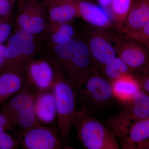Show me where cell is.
<instances>
[{
  "instance_id": "6da1fadb",
  "label": "cell",
  "mask_w": 149,
  "mask_h": 149,
  "mask_svg": "<svg viewBox=\"0 0 149 149\" xmlns=\"http://www.w3.org/2000/svg\"><path fill=\"white\" fill-rule=\"evenodd\" d=\"M72 125L85 149H120L118 140L114 133L93 116L77 109Z\"/></svg>"
},
{
  "instance_id": "7a4b0ae2",
  "label": "cell",
  "mask_w": 149,
  "mask_h": 149,
  "mask_svg": "<svg viewBox=\"0 0 149 149\" xmlns=\"http://www.w3.org/2000/svg\"><path fill=\"white\" fill-rule=\"evenodd\" d=\"M53 91L55 98L60 138L63 143H67L77 110V90L64 74L59 71Z\"/></svg>"
},
{
  "instance_id": "3957f363",
  "label": "cell",
  "mask_w": 149,
  "mask_h": 149,
  "mask_svg": "<svg viewBox=\"0 0 149 149\" xmlns=\"http://www.w3.org/2000/svg\"><path fill=\"white\" fill-rule=\"evenodd\" d=\"M108 124L121 149L149 148V118L137 120L119 113L111 117Z\"/></svg>"
},
{
  "instance_id": "277c9868",
  "label": "cell",
  "mask_w": 149,
  "mask_h": 149,
  "mask_svg": "<svg viewBox=\"0 0 149 149\" xmlns=\"http://www.w3.org/2000/svg\"><path fill=\"white\" fill-rule=\"evenodd\" d=\"M77 103L81 111L91 115L103 109L114 97L111 83L95 74L77 90Z\"/></svg>"
},
{
  "instance_id": "5b68a950",
  "label": "cell",
  "mask_w": 149,
  "mask_h": 149,
  "mask_svg": "<svg viewBox=\"0 0 149 149\" xmlns=\"http://www.w3.org/2000/svg\"><path fill=\"white\" fill-rule=\"evenodd\" d=\"M37 93L26 82L20 91L0 106V112L9 116L20 130H27L39 125L34 111Z\"/></svg>"
},
{
  "instance_id": "8992f818",
  "label": "cell",
  "mask_w": 149,
  "mask_h": 149,
  "mask_svg": "<svg viewBox=\"0 0 149 149\" xmlns=\"http://www.w3.org/2000/svg\"><path fill=\"white\" fill-rule=\"evenodd\" d=\"M38 36L14 27L7 41L5 68L20 67L35 58L42 51Z\"/></svg>"
},
{
  "instance_id": "52a82bcc",
  "label": "cell",
  "mask_w": 149,
  "mask_h": 149,
  "mask_svg": "<svg viewBox=\"0 0 149 149\" xmlns=\"http://www.w3.org/2000/svg\"><path fill=\"white\" fill-rule=\"evenodd\" d=\"M48 22L47 12L43 1H19L14 27L38 36Z\"/></svg>"
},
{
  "instance_id": "ba28073f",
  "label": "cell",
  "mask_w": 149,
  "mask_h": 149,
  "mask_svg": "<svg viewBox=\"0 0 149 149\" xmlns=\"http://www.w3.org/2000/svg\"><path fill=\"white\" fill-rule=\"evenodd\" d=\"M23 69L26 83L37 92L53 90L60 71L45 56L30 60Z\"/></svg>"
},
{
  "instance_id": "9c48e42d",
  "label": "cell",
  "mask_w": 149,
  "mask_h": 149,
  "mask_svg": "<svg viewBox=\"0 0 149 149\" xmlns=\"http://www.w3.org/2000/svg\"><path fill=\"white\" fill-rule=\"evenodd\" d=\"M16 138L23 149H60L64 146L58 128L40 124L25 130L19 129Z\"/></svg>"
},
{
  "instance_id": "30bf717a",
  "label": "cell",
  "mask_w": 149,
  "mask_h": 149,
  "mask_svg": "<svg viewBox=\"0 0 149 149\" xmlns=\"http://www.w3.org/2000/svg\"><path fill=\"white\" fill-rule=\"evenodd\" d=\"M26 83L23 68H5L0 72V106L21 90Z\"/></svg>"
},
{
  "instance_id": "8fae6325",
  "label": "cell",
  "mask_w": 149,
  "mask_h": 149,
  "mask_svg": "<svg viewBox=\"0 0 149 149\" xmlns=\"http://www.w3.org/2000/svg\"><path fill=\"white\" fill-rule=\"evenodd\" d=\"M34 111L40 125L53 124L57 118L55 98L53 90L37 92L34 101Z\"/></svg>"
},
{
  "instance_id": "7c38bea8",
  "label": "cell",
  "mask_w": 149,
  "mask_h": 149,
  "mask_svg": "<svg viewBox=\"0 0 149 149\" xmlns=\"http://www.w3.org/2000/svg\"><path fill=\"white\" fill-rule=\"evenodd\" d=\"M43 2L49 22H69L79 15L75 0H44Z\"/></svg>"
},
{
  "instance_id": "4fadbf2b",
  "label": "cell",
  "mask_w": 149,
  "mask_h": 149,
  "mask_svg": "<svg viewBox=\"0 0 149 149\" xmlns=\"http://www.w3.org/2000/svg\"><path fill=\"white\" fill-rule=\"evenodd\" d=\"M74 33V28L68 22L53 23L48 22L38 37L42 43H46V48H50L73 37Z\"/></svg>"
},
{
  "instance_id": "5bb4252c",
  "label": "cell",
  "mask_w": 149,
  "mask_h": 149,
  "mask_svg": "<svg viewBox=\"0 0 149 149\" xmlns=\"http://www.w3.org/2000/svg\"><path fill=\"white\" fill-rule=\"evenodd\" d=\"M76 3L79 14L89 23L100 27L109 24L110 17L104 8L86 1Z\"/></svg>"
},
{
  "instance_id": "9a60e30c",
  "label": "cell",
  "mask_w": 149,
  "mask_h": 149,
  "mask_svg": "<svg viewBox=\"0 0 149 149\" xmlns=\"http://www.w3.org/2000/svg\"><path fill=\"white\" fill-rule=\"evenodd\" d=\"M123 103L125 105L120 113L137 120L149 118V97L146 93L139 91L132 99Z\"/></svg>"
},
{
  "instance_id": "2e32d148",
  "label": "cell",
  "mask_w": 149,
  "mask_h": 149,
  "mask_svg": "<svg viewBox=\"0 0 149 149\" xmlns=\"http://www.w3.org/2000/svg\"><path fill=\"white\" fill-rule=\"evenodd\" d=\"M111 85L113 96L122 102L129 100L140 91L138 82L131 74L122 75Z\"/></svg>"
},
{
  "instance_id": "e0dca14e",
  "label": "cell",
  "mask_w": 149,
  "mask_h": 149,
  "mask_svg": "<svg viewBox=\"0 0 149 149\" xmlns=\"http://www.w3.org/2000/svg\"><path fill=\"white\" fill-rule=\"evenodd\" d=\"M89 50L95 61L103 66L116 57L114 48L102 37H95L91 40Z\"/></svg>"
},
{
  "instance_id": "ac0fdd59",
  "label": "cell",
  "mask_w": 149,
  "mask_h": 149,
  "mask_svg": "<svg viewBox=\"0 0 149 149\" xmlns=\"http://www.w3.org/2000/svg\"><path fill=\"white\" fill-rule=\"evenodd\" d=\"M126 18L130 29H142L149 21V0H136L133 3Z\"/></svg>"
},
{
  "instance_id": "d6986e66",
  "label": "cell",
  "mask_w": 149,
  "mask_h": 149,
  "mask_svg": "<svg viewBox=\"0 0 149 149\" xmlns=\"http://www.w3.org/2000/svg\"><path fill=\"white\" fill-rule=\"evenodd\" d=\"M119 57L130 68L138 69L147 63V56L143 49L136 45L125 46L119 54Z\"/></svg>"
},
{
  "instance_id": "ffe728a7",
  "label": "cell",
  "mask_w": 149,
  "mask_h": 149,
  "mask_svg": "<svg viewBox=\"0 0 149 149\" xmlns=\"http://www.w3.org/2000/svg\"><path fill=\"white\" fill-rule=\"evenodd\" d=\"M104 67L105 74L104 77L111 83L122 75L130 74L129 73L130 68L119 57H116Z\"/></svg>"
},
{
  "instance_id": "44dd1931",
  "label": "cell",
  "mask_w": 149,
  "mask_h": 149,
  "mask_svg": "<svg viewBox=\"0 0 149 149\" xmlns=\"http://www.w3.org/2000/svg\"><path fill=\"white\" fill-rule=\"evenodd\" d=\"M133 3L132 0H112L110 7L117 21L122 22L126 18Z\"/></svg>"
},
{
  "instance_id": "7402d4cb",
  "label": "cell",
  "mask_w": 149,
  "mask_h": 149,
  "mask_svg": "<svg viewBox=\"0 0 149 149\" xmlns=\"http://www.w3.org/2000/svg\"><path fill=\"white\" fill-rule=\"evenodd\" d=\"M20 146L16 137L7 131L0 132V149H17Z\"/></svg>"
},
{
  "instance_id": "603a6c76",
  "label": "cell",
  "mask_w": 149,
  "mask_h": 149,
  "mask_svg": "<svg viewBox=\"0 0 149 149\" xmlns=\"http://www.w3.org/2000/svg\"><path fill=\"white\" fill-rule=\"evenodd\" d=\"M11 19H0V45L7 42L13 31Z\"/></svg>"
},
{
  "instance_id": "cb8c5ba5",
  "label": "cell",
  "mask_w": 149,
  "mask_h": 149,
  "mask_svg": "<svg viewBox=\"0 0 149 149\" xmlns=\"http://www.w3.org/2000/svg\"><path fill=\"white\" fill-rule=\"evenodd\" d=\"M15 4L13 0H0V19H11Z\"/></svg>"
},
{
  "instance_id": "d4e9b609",
  "label": "cell",
  "mask_w": 149,
  "mask_h": 149,
  "mask_svg": "<svg viewBox=\"0 0 149 149\" xmlns=\"http://www.w3.org/2000/svg\"><path fill=\"white\" fill-rule=\"evenodd\" d=\"M16 127V123L9 116L0 112V132L13 130Z\"/></svg>"
},
{
  "instance_id": "484cf974",
  "label": "cell",
  "mask_w": 149,
  "mask_h": 149,
  "mask_svg": "<svg viewBox=\"0 0 149 149\" xmlns=\"http://www.w3.org/2000/svg\"><path fill=\"white\" fill-rule=\"evenodd\" d=\"M6 61V45L4 44L0 45V72L5 67Z\"/></svg>"
},
{
  "instance_id": "4316f807",
  "label": "cell",
  "mask_w": 149,
  "mask_h": 149,
  "mask_svg": "<svg viewBox=\"0 0 149 149\" xmlns=\"http://www.w3.org/2000/svg\"><path fill=\"white\" fill-rule=\"evenodd\" d=\"M142 34L144 38L148 39L149 38V21L144 25V27L141 29Z\"/></svg>"
},
{
  "instance_id": "83f0119b",
  "label": "cell",
  "mask_w": 149,
  "mask_h": 149,
  "mask_svg": "<svg viewBox=\"0 0 149 149\" xmlns=\"http://www.w3.org/2000/svg\"><path fill=\"white\" fill-rule=\"evenodd\" d=\"M111 1L112 0H98L100 5L104 8L110 7Z\"/></svg>"
},
{
  "instance_id": "f1b7e54d",
  "label": "cell",
  "mask_w": 149,
  "mask_h": 149,
  "mask_svg": "<svg viewBox=\"0 0 149 149\" xmlns=\"http://www.w3.org/2000/svg\"><path fill=\"white\" fill-rule=\"evenodd\" d=\"M13 2H14L15 3V2H16L17 0H13Z\"/></svg>"
}]
</instances>
